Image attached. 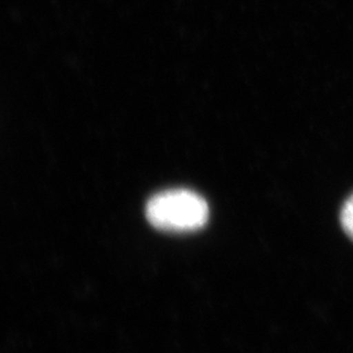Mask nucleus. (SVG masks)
Here are the masks:
<instances>
[{
    "label": "nucleus",
    "mask_w": 353,
    "mask_h": 353,
    "mask_svg": "<svg viewBox=\"0 0 353 353\" xmlns=\"http://www.w3.org/2000/svg\"><path fill=\"white\" fill-rule=\"evenodd\" d=\"M146 217L162 231H195L207 224L209 207L203 197L192 190H165L148 201Z\"/></svg>",
    "instance_id": "nucleus-1"
},
{
    "label": "nucleus",
    "mask_w": 353,
    "mask_h": 353,
    "mask_svg": "<svg viewBox=\"0 0 353 353\" xmlns=\"http://www.w3.org/2000/svg\"><path fill=\"white\" fill-rule=\"evenodd\" d=\"M341 224L345 233L353 240V194L345 201L342 208Z\"/></svg>",
    "instance_id": "nucleus-2"
}]
</instances>
